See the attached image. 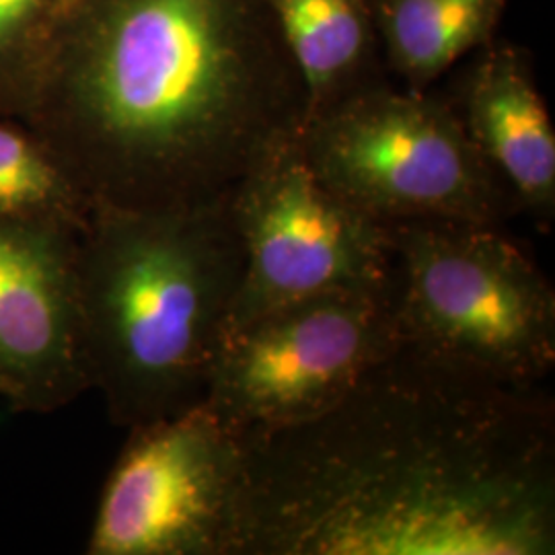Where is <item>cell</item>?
Returning <instances> with one entry per match:
<instances>
[{"label":"cell","instance_id":"9c48e42d","mask_svg":"<svg viewBox=\"0 0 555 555\" xmlns=\"http://www.w3.org/2000/svg\"><path fill=\"white\" fill-rule=\"evenodd\" d=\"M77 231L0 224V399L52 414L91 389L80 323Z\"/></svg>","mask_w":555,"mask_h":555},{"label":"cell","instance_id":"8fae6325","mask_svg":"<svg viewBox=\"0 0 555 555\" xmlns=\"http://www.w3.org/2000/svg\"><path fill=\"white\" fill-rule=\"evenodd\" d=\"M268 7L305 87L302 126L391 82L373 0H268Z\"/></svg>","mask_w":555,"mask_h":555},{"label":"cell","instance_id":"ba28073f","mask_svg":"<svg viewBox=\"0 0 555 555\" xmlns=\"http://www.w3.org/2000/svg\"><path fill=\"white\" fill-rule=\"evenodd\" d=\"M89 555H231L245 442L204 401L128 430Z\"/></svg>","mask_w":555,"mask_h":555},{"label":"cell","instance_id":"30bf717a","mask_svg":"<svg viewBox=\"0 0 555 555\" xmlns=\"http://www.w3.org/2000/svg\"><path fill=\"white\" fill-rule=\"evenodd\" d=\"M442 93L518 210L550 231L555 220V130L537 87L533 54L496 38L467 56Z\"/></svg>","mask_w":555,"mask_h":555},{"label":"cell","instance_id":"7c38bea8","mask_svg":"<svg viewBox=\"0 0 555 555\" xmlns=\"http://www.w3.org/2000/svg\"><path fill=\"white\" fill-rule=\"evenodd\" d=\"M389 77L428 91L461 60L496 40L508 0H373Z\"/></svg>","mask_w":555,"mask_h":555},{"label":"cell","instance_id":"3957f363","mask_svg":"<svg viewBox=\"0 0 555 555\" xmlns=\"http://www.w3.org/2000/svg\"><path fill=\"white\" fill-rule=\"evenodd\" d=\"M229 194L89 212L77 249L82 346L89 385L116 426L204 401L245 261Z\"/></svg>","mask_w":555,"mask_h":555},{"label":"cell","instance_id":"7a4b0ae2","mask_svg":"<svg viewBox=\"0 0 555 555\" xmlns=\"http://www.w3.org/2000/svg\"><path fill=\"white\" fill-rule=\"evenodd\" d=\"M302 121L268 0H77L25 124L91 208L149 210L229 194Z\"/></svg>","mask_w":555,"mask_h":555},{"label":"cell","instance_id":"6da1fadb","mask_svg":"<svg viewBox=\"0 0 555 555\" xmlns=\"http://www.w3.org/2000/svg\"><path fill=\"white\" fill-rule=\"evenodd\" d=\"M231 555H552L555 410L399 346L323 414L243 437Z\"/></svg>","mask_w":555,"mask_h":555},{"label":"cell","instance_id":"4fadbf2b","mask_svg":"<svg viewBox=\"0 0 555 555\" xmlns=\"http://www.w3.org/2000/svg\"><path fill=\"white\" fill-rule=\"evenodd\" d=\"M91 202L46 140L25 121L0 118V224H40L80 233Z\"/></svg>","mask_w":555,"mask_h":555},{"label":"cell","instance_id":"52a82bcc","mask_svg":"<svg viewBox=\"0 0 555 555\" xmlns=\"http://www.w3.org/2000/svg\"><path fill=\"white\" fill-rule=\"evenodd\" d=\"M229 199L245 261L224 332L291 300L391 278L385 224L319 181L300 132L276 140Z\"/></svg>","mask_w":555,"mask_h":555},{"label":"cell","instance_id":"8992f818","mask_svg":"<svg viewBox=\"0 0 555 555\" xmlns=\"http://www.w3.org/2000/svg\"><path fill=\"white\" fill-rule=\"evenodd\" d=\"M401 346L393 272L298 298L227 330L204 403L241 437L307 422Z\"/></svg>","mask_w":555,"mask_h":555},{"label":"cell","instance_id":"277c9868","mask_svg":"<svg viewBox=\"0 0 555 555\" xmlns=\"http://www.w3.org/2000/svg\"><path fill=\"white\" fill-rule=\"evenodd\" d=\"M401 344L511 387L555 366V293L500 227L463 220L383 222Z\"/></svg>","mask_w":555,"mask_h":555},{"label":"cell","instance_id":"5b68a950","mask_svg":"<svg viewBox=\"0 0 555 555\" xmlns=\"http://www.w3.org/2000/svg\"><path fill=\"white\" fill-rule=\"evenodd\" d=\"M319 181L378 222L463 220L502 227L518 210L444 93L393 82L344 101L300 130Z\"/></svg>","mask_w":555,"mask_h":555},{"label":"cell","instance_id":"5bb4252c","mask_svg":"<svg viewBox=\"0 0 555 555\" xmlns=\"http://www.w3.org/2000/svg\"><path fill=\"white\" fill-rule=\"evenodd\" d=\"M77 0H0V118L27 121Z\"/></svg>","mask_w":555,"mask_h":555}]
</instances>
